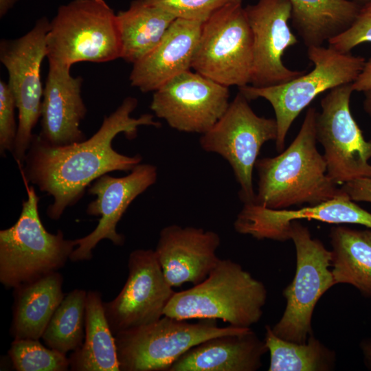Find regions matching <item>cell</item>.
I'll return each instance as SVG.
<instances>
[{
  "label": "cell",
  "mask_w": 371,
  "mask_h": 371,
  "mask_svg": "<svg viewBox=\"0 0 371 371\" xmlns=\"http://www.w3.org/2000/svg\"><path fill=\"white\" fill-rule=\"evenodd\" d=\"M361 348L362 350L366 363L369 368H371V341H363L361 344Z\"/></svg>",
  "instance_id": "e575fe53"
},
{
  "label": "cell",
  "mask_w": 371,
  "mask_h": 371,
  "mask_svg": "<svg viewBox=\"0 0 371 371\" xmlns=\"http://www.w3.org/2000/svg\"><path fill=\"white\" fill-rule=\"evenodd\" d=\"M126 283L115 299L103 302L114 335L159 320L175 294L155 251L136 249L128 260Z\"/></svg>",
  "instance_id": "5bb4252c"
},
{
  "label": "cell",
  "mask_w": 371,
  "mask_h": 371,
  "mask_svg": "<svg viewBox=\"0 0 371 371\" xmlns=\"http://www.w3.org/2000/svg\"><path fill=\"white\" fill-rule=\"evenodd\" d=\"M85 336L82 345L69 357L73 371H120L115 336L106 317L101 294L87 292Z\"/></svg>",
  "instance_id": "d4e9b609"
},
{
  "label": "cell",
  "mask_w": 371,
  "mask_h": 371,
  "mask_svg": "<svg viewBox=\"0 0 371 371\" xmlns=\"http://www.w3.org/2000/svg\"><path fill=\"white\" fill-rule=\"evenodd\" d=\"M87 294L76 289L65 296L42 336L47 347L66 354L82 345Z\"/></svg>",
  "instance_id": "83f0119b"
},
{
  "label": "cell",
  "mask_w": 371,
  "mask_h": 371,
  "mask_svg": "<svg viewBox=\"0 0 371 371\" xmlns=\"http://www.w3.org/2000/svg\"><path fill=\"white\" fill-rule=\"evenodd\" d=\"M267 297L265 284L230 259H220L209 276L192 288L175 292L164 315L179 319H221L250 328L261 318Z\"/></svg>",
  "instance_id": "3957f363"
},
{
  "label": "cell",
  "mask_w": 371,
  "mask_h": 371,
  "mask_svg": "<svg viewBox=\"0 0 371 371\" xmlns=\"http://www.w3.org/2000/svg\"><path fill=\"white\" fill-rule=\"evenodd\" d=\"M247 328L219 327L214 319L189 323L164 315L153 323L114 335L120 371H169L180 357L199 344Z\"/></svg>",
  "instance_id": "52a82bcc"
},
{
  "label": "cell",
  "mask_w": 371,
  "mask_h": 371,
  "mask_svg": "<svg viewBox=\"0 0 371 371\" xmlns=\"http://www.w3.org/2000/svg\"><path fill=\"white\" fill-rule=\"evenodd\" d=\"M317 111L309 107L300 131L284 151L258 159V192L254 203L269 209L317 205L346 192L327 175L323 155L316 147Z\"/></svg>",
  "instance_id": "7a4b0ae2"
},
{
  "label": "cell",
  "mask_w": 371,
  "mask_h": 371,
  "mask_svg": "<svg viewBox=\"0 0 371 371\" xmlns=\"http://www.w3.org/2000/svg\"><path fill=\"white\" fill-rule=\"evenodd\" d=\"M50 21L42 17L23 36L2 40L0 60L5 67L7 82L18 110V130L12 151L21 168L34 137L32 131L41 118L43 96L41 78V65L46 57V36Z\"/></svg>",
  "instance_id": "30bf717a"
},
{
  "label": "cell",
  "mask_w": 371,
  "mask_h": 371,
  "mask_svg": "<svg viewBox=\"0 0 371 371\" xmlns=\"http://www.w3.org/2000/svg\"><path fill=\"white\" fill-rule=\"evenodd\" d=\"M277 137L276 119L257 115L239 91L199 142L204 150L217 153L229 162L240 187L239 197L249 203L255 200L253 170L260 148L268 141L276 142Z\"/></svg>",
  "instance_id": "8fae6325"
},
{
  "label": "cell",
  "mask_w": 371,
  "mask_h": 371,
  "mask_svg": "<svg viewBox=\"0 0 371 371\" xmlns=\"http://www.w3.org/2000/svg\"><path fill=\"white\" fill-rule=\"evenodd\" d=\"M350 1L355 2V3H358V4H359L360 5H363V4L370 1L371 0H350Z\"/></svg>",
  "instance_id": "74e56055"
},
{
  "label": "cell",
  "mask_w": 371,
  "mask_h": 371,
  "mask_svg": "<svg viewBox=\"0 0 371 371\" xmlns=\"http://www.w3.org/2000/svg\"><path fill=\"white\" fill-rule=\"evenodd\" d=\"M8 353L17 371H66L69 368L66 354L45 347L39 339H14Z\"/></svg>",
  "instance_id": "f1b7e54d"
},
{
  "label": "cell",
  "mask_w": 371,
  "mask_h": 371,
  "mask_svg": "<svg viewBox=\"0 0 371 371\" xmlns=\"http://www.w3.org/2000/svg\"><path fill=\"white\" fill-rule=\"evenodd\" d=\"M355 91L366 92L371 90V58L364 64L363 68L355 80L351 83Z\"/></svg>",
  "instance_id": "836d02e7"
},
{
  "label": "cell",
  "mask_w": 371,
  "mask_h": 371,
  "mask_svg": "<svg viewBox=\"0 0 371 371\" xmlns=\"http://www.w3.org/2000/svg\"><path fill=\"white\" fill-rule=\"evenodd\" d=\"M307 55L314 65L309 73L275 86L238 88L249 101L262 98L272 106L278 124L276 148L280 153L284 150L287 133L301 111L320 93L352 83L366 63L361 56L340 52L330 46L309 47Z\"/></svg>",
  "instance_id": "8992f818"
},
{
  "label": "cell",
  "mask_w": 371,
  "mask_h": 371,
  "mask_svg": "<svg viewBox=\"0 0 371 371\" xmlns=\"http://www.w3.org/2000/svg\"><path fill=\"white\" fill-rule=\"evenodd\" d=\"M157 177L156 166L139 164L123 177L104 174L95 179L88 188V192L95 195L86 212L91 216H100L94 230L88 235L75 239L76 247L69 260L73 262L89 260L92 251L103 239H109L115 245L122 246L124 236L116 231V226L132 201L153 185Z\"/></svg>",
  "instance_id": "2e32d148"
},
{
  "label": "cell",
  "mask_w": 371,
  "mask_h": 371,
  "mask_svg": "<svg viewBox=\"0 0 371 371\" xmlns=\"http://www.w3.org/2000/svg\"><path fill=\"white\" fill-rule=\"evenodd\" d=\"M218 234L193 227L168 225L161 229L155 250L164 276L172 287L203 282L220 258Z\"/></svg>",
  "instance_id": "ac0fdd59"
},
{
  "label": "cell",
  "mask_w": 371,
  "mask_h": 371,
  "mask_svg": "<svg viewBox=\"0 0 371 371\" xmlns=\"http://www.w3.org/2000/svg\"><path fill=\"white\" fill-rule=\"evenodd\" d=\"M329 238L335 284H350L371 297V229L334 226Z\"/></svg>",
  "instance_id": "603a6c76"
},
{
  "label": "cell",
  "mask_w": 371,
  "mask_h": 371,
  "mask_svg": "<svg viewBox=\"0 0 371 371\" xmlns=\"http://www.w3.org/2000/svg\"><path fill=\"white\" fill-rule=\"evenodd\" d=\"M121 43V58L135 63L160 42L177 19L144 0L133 1L116 14Z\"/></svg>",
  "instance_id": "cb8c5ba5"
},
{
  "label": "cell",
  "mask_w": 371,
  "mask_h": 371,
  "mask_svg": "<svg viewBox=\"0 0 371 371\" xmlns=\"http://www.w3.org/2000/svg\"><path fill=\"white\" fill-rule=\"evenodd\" d=\"M229 98L228 87L189 69L155 90L150 108L172 128L203 134L225 113Z\"/></svg>",
  "instance_id": "4fadbf2b"
},
{
  "label": "cell",
  "mask_w": 371,
  "mask_h": 371,
  "mask_svg": "<svg viewBox=\"0 0 371 371\" xmlns=\"http://www.w3.org/2000/svg\"><path fill=\"white\" fill-rule=\"evenodd\" d=\"M289 236L296 252V269L292 282L284 289L286 304L272 330L278 337L298 344L313 334L311 321L322 295L335 285L331 270V252L308 228L298 221L290 223Z\"/></svg>",
  "instance_id": "ba28073f"
},
{
  "label": "cell",
  "mask_w": 371,
  "mask_h": 371,
  "mask_svg": "<svg viewBox=\"0 0 371 371\" xmlns=\"http://www.w3.org/2000/svg\"><path fill=\"white\" fill-rule=\"evenodd\" d=\"M169 12L177 19L203 23L222 7L243 0H144Z\"/></svg>",
  "instance_id": "f546056e"
},
{
  "label": "cell",
  "mask_w": 371,
  "mask_h": 371,
  "mask_svg": "<svg viewBox=\"0 0 371 371\" xmlns=\"http://www.w3.org/2000/svg\"><path fill=\"white\" fill-rule=\"evenodd\" d=\"M265 342L270 354L269 371H330L335 368V352L311 335L298 344L276 335L265 326Z\"/></svg>",
  "instance_id": "4316f807"
},
{
  "label": "cell",
  "mask_w": 371,
  "mask_h": 371,
  "mask_svg": "<svg viewBox=\"0 0 371 371\" xmlns=\"http://www.w3.org/2000/svg\"><path fill=\"white\" fill-rule=\"evenodd\" d=\"M267 352L265 341L249 328L199 344L180 357L169 371H256Z\"/></svg>",
  "instance_id": "44dd1931"
},
{
  "label": "cell",
  "mask_w": 371,
  "mask_h": 371,
  "mask_svg": "<svg viewBox=\"0 0 371 371\" xmlns=\"http://www.w3.org/2000/svg\"><path fill=\"white\" fill-rule=\"evenodd\" d=\"M49 65L71 69L79 62L121 58L116 14L104 0H73L60 5L46 36Z\"/></svg>",
  "instance_id": "277c9868"
},
{
  "label": "cell",
  "mask_w": 371,
  "mask_h": 371,
  "mask_svg": "<svg viewBox=\"0 0 371 371\" xmlns=\"http://www.w3.org/2000/svg\"><path fill=\"white\" fill-rule=\"evenodd\" d=\"M253 39L242 1L229 3L202 23L192 69L226 87L249 85Z\"/></svg>",
  "instance_id": "9c48e42d"
},
{
  "label": "cell",
  "mask_w": 371,
  "mask_h": 371,
  "mask_svg": "<svg viewBox=\"0 0 371 371\" xmlns=\"http://www.w3.org/2000/svg\"><path fill=\"white\" fill-rule=\"evenodd\" d=\"M19 0H0V16H4Z\"/></svg>",
  "instance_id": "d590c367"
},
{
  "label": "cell",
  "mask_w": 371,
  "mask_h": 371,
  "mask_svg": "<svg viewBox=\"0 0 371 371\" xmlns=\"http://www.w3.org/2000/svg\"><path fill=\"white\" fill-rule=\"evenodd\" d=\"M63 276L53 272L14 289L10 332L14 339L42 338L53 314L65 297Z\"/></svg>",
  "instance_id": "7402d4cb"
},
{
  "label": "cell",
  "mask_w": 371,
  "mask_h": 371,
  "mask_svg": "<svg viewBox=\"0 0 371 371\" xmlns=\"http://www.w3.org/2000/svg\"><path fill=\"white\" fill-rule=\"evenodd\" d=\"M364 43H371V1L361 5L355 19L346 30L328 41V46L343 53H349Z\"/></svg>",
  "instance_id": "4dcf8cb0"
},
{
  "label": "cell",
  "mask_w": 371,
  "mask_h": 371,
  "mask_svg": "<svg viewBox=\"0 0 371 371\" xmlns=\"http://www.w3.org/2000/svg\"><path fill=\"white\" fill-rule=\"evenodd\" d=\"M202 22L176 19L148 54L133 64L131 85L154 92L177 75L192 68Z\"/></svg>",
  "instance_id": "ffe728a7"
},
{
  "label": "cell",
  "mask_w": 371,
  "mask_h": 371,
  "mask_svg": "<svg viewBox=\"0 0 371 371\" xmlns=\"http://www.w3.org/2000/svg\"><path fill=\"white\" fill-rule=\"evenodd\" d=\"M25 183L27 199L18 220L0 231V282L8 289L58 271L76 247L61 230L52 234L45 229L38 214L39 197L34 187Z\"/></svg>",
  "instance_id": "5b68a950"
},
{
  "label": "cell",
  "mask_w": 371,
  "mask_h": 371,
  "mask_svg": "<svg viewBox=\"0 0 371 371\" xmlns=\"http://www.w3.org/2000/svg\"><path fill=\"white\" fill-rule=\"evenodd\" d=\"M300 219L332 224H359L371 229V213L346 193L339 197L296 210H273L254 203H244L234 227L239 234L258 239L284 242L290 239V223Z\"/></svg>",
  "instance_id": "e0dca14e"
},
{
  "label": "cell",
  "mask_w": 371,
  "mask_h": 371,
  "mask_svg": "<svg viewBox=\"0 0 371 371\" xmlns=\"http://www.w3.org/2000/svg\"><path fill=\"white\" fill-rule=\"evenodd\" d=\"M16 105L10 89L5 82L0 80V153H12L17 134L15 120Z\"/></svg>",
  "instance_id": "1f68e13d"
},
{
  "label": "cell",
  "mask_w": 371,
  "mask_h": 371,
  "mask_svg": "<svg viewBox=\"0 0 371 371\" xmlns=\"http://www.w3.org/2000/svg\"><path fill=\"white\" fill-rule=\"evenodd\" d=\"M341 188L354 201L371 203V178H360L345 183Z\"/></svg>",
  "instance_id": "d6a6232c"
},
{
  "label": "cell",
  "mask_w": 371,
  "mask_h": 371,
  "mask_svg": "<svg viewBox=\"0 0 371 371\" xmlns=\"http://www.w3.org/2000/svg\"><path fill=\"white\" fill-rule=\"evenodd\" d=\"M351 84L332 89L321 100L316 137L324 148L327 175L337 185L371 178V140L366 141L350 109Z\"/></svg>",
  "instance_id": "7c38bea8"
},
{
  "label": "cell",
  "mask_w": 371,
  "mask_h": 371,
  "mask_svg": "<svg viewBox=\"0 0 371 371\" xmlns=\"http://www.w3.org/2000/svg\"><path fill=\"white\" fill-rule=\"evenodd\" d=\"M41 112L40 137L52 146H65L85 140L80 128L87 114L81 91L83 79L70 69L49 65Z\"/></svg>",
  "instance_id": "d6986e66"
},
{
  "label": "cell",
  "mask_w": 371,
  "mask_h": 371,
  "mask_svg": "<svg viewBox=\"0 0 371 371\" xmlns=\"http://www.w3.org/2000/svg\"><path fill=\"white\" fill-rule=\"evenodd\" d=\"M244 9L253 39L250 85L275 86L304 74L286 67L282 60L286 50L298 42L289 25L292 16L289 0H258Z\"/></svg>",
  "instance_id": "9a60e30c"
},
{
  "label": "cell",
  "mask_w": 371,
  "mask_h": 371,
  "mask_svg": "<svg viewBox=\"0 0 371 371\" xmlns=\"http://www.w3.org/2000/svg\"><path fill=\"white\" fill-rule=\"evenodd\" d=\"M295 28L307 47L321 46L346 30L361 5L350 0H289Z\"/></svg>",
  "instance_id": "484cf974"
},
{
  "label": "cell",
  "mask_w": 371,
  "mask_h": 371,
  "mask_svg": "<svg viewBox=\"0 0 371 371\" xmlns=\"http://www.w3.org/2000/svg\"><path fill=\"white\" fill-rule=\"evenodd\" d=\"M137 105L135 98L126 97L89 139L65 146H52L34 135L21 168L25 181L53 197L47 209L52 220H58L65 209L75 205L85 190L98 178L113 171H131L141 163L137 154L126 156L115 150L114 138L124 133L131 139L141 126H161L152 114L131 116Z\"/></svg>",
  "instance_id": "6da1fadb"
},
{
  "label": "cell",
  "mask_w": 371,
  "mask_h": 371,
  "mask_svg": "<svg viewBox=\"0 0 371 371\" xmlns=\"http://www.w3.org/2000/svg\"><path fill=\"white\" fill-rule=\"evenodd\" d=\"M365 99L363 100V109L365 111L371 116V90L364 92Z\"/></svg>",
  "instance_id": "8d00e7d4"
}]
</instances>
